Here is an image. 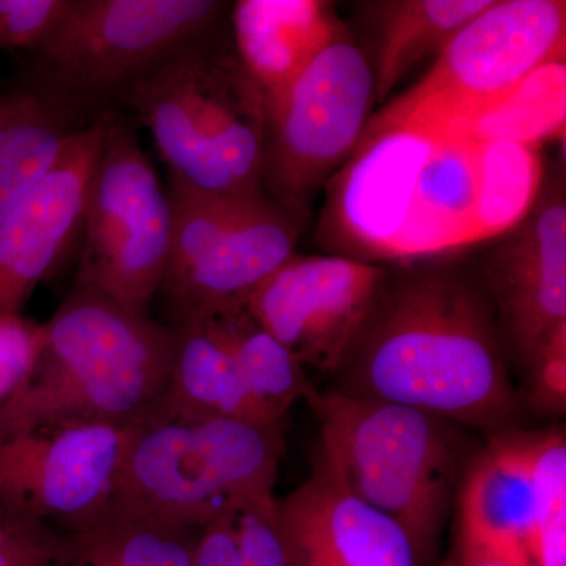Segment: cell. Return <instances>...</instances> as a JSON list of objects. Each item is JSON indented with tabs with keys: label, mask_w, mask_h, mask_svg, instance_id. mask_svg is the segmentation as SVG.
Wrapping results in <instances>:
<instances>
[{
	"label": "cell",
	"mask_w": 566,
	"mask_h": 566,
	"mask_svg": "<svg viewBox=\"0 0 566 566\" xmlns=\"http://www.w3.org/2000/svg\"><path fill=\"white\" fill-rule=\"evenodd\" d=\"M327 389L409 406L486 439L520 428L526 412L486 283L453 259L389 268Z\"/></svg>",
	"instance_id": "obj_1"
},
{
	"label": "cell",
	"mask_w": 566,
	"mask_h": 566,
	"mask_svg": "<svg viewBox=\"0 0 566 566\" xmlns=\"http://www.w3.org/2000/svg\"><path fill=\"white\" fill-rule=\"evenodd\" d=\"M41 327L31 374L0 411V438L51 424H136L158 411L172 327L76 285Z\"/></svg>",
	"instance_id": "obj_2"
},
{
	"label": "cell",
	"mask_w": 566,
	"mask_h": 566,
	"mask_svg": "<svg viewBox=\"0 0 566 566\" xmlns=\"http://www.w3.org/2000/svg\"><path fill=\"white\" fill-rule=\"evenodd\" d=\"M120 103L150 132L172 180L219 196H266L270 112L234 51L229 21L153 66Z\"/></svg>",
	"instance_id": "obj_3"
},
{
	"label": "cell",
	"mask_w": 566,
	"mask_h": 566,
	"mask_svg": "<svg viewBox=\"0 0 566 566\" xmlns=\"http://www.w3.org/2000/svg\"><path fill=\"white\" fill-rule=\"evenodd\" d=\"M316 457L335 479L411 536L424 566H438L442 536L472 457L457 423L409 406L315 389Z\"/></svg>",
	"instance_id": "obj_4"
},
{
	"label": "cell",
	"mask_w": 566,
	"mask_h": 566,
	"mask_svg": "<svg viewBox=\"0 0 566 566\" xmlns=\"http://www.w3.org/2000/svg\"><path fill=\"white\" fill-rule=\"evenodd\" d=\"M282 424L156 411L137 427L109 512L202 528L274 497Z\"/></svg>",
	"instance_id": "obj_5"
},
{
	"label": "cell",
	"mask_w": 566,
	"mask_h": 566,
	"mask_svg": "<svg viewBox=\"0 0 566 566\" xmlns=\"http://www.w3.org/2000/svg\"><path fill=\"white\" fill-rule=\"evenodd\" d=\"M564 0H493L447 41L433 69L368 120L365 132L409 126L471 136L488 112L546 66L565 63Z\"/></svg>",
	"instance_id": "obj_6"
},
{
	"label": "cell",
	"mask_w": 566,
	"mask_h": 566,
	"mask_svg": "<svg viewBox=\"0 0 566 566\" xmlns=\"http://www.w3.org/2000/svg\"><path fill=\"white\" fill-rule=\"evenodd\" d=\"M219 0H70L32 51L40 87L71 117H98L153 66L229 21Z\"/></svg>",
	"instance_id": "obj_7"
},
{
	"label": "cell",
	"mask_w": 566,
	"mask_h": 566,
	"mask_svg": "<svg viewBox=\"0 0 566 566\" xmlns=\"http://www.w3.org/2000/svg\"><path fill=\"white\" fill-rule=\"evenodd\" d=\"M172 241L163 294L174 324L241 304L296 253L301 216L271 197L219 196L169 178Z\"/></svg>",
	"instance_id": "obj_8"
},
{
	"label": "cell",
	"mask_w": 566,
	"mask_h": 566,
	"mask_svg": "<svg viewBox=\"0 0 566 566\" xmlns=\"http://www.w3.org/2000/svg\"><path fill=\"white\" fill-rule=\"evenodd\" d=\"M172 241V207L136 133L111 111L93 170L74 285L147 314Z\"/></svg>",
	"instance_id": "obj_9"
},
{
	"label": "cell",
	"mask_w": 566,
	"mask_h": 566,
	"mask_svg": "<svg viewBox=\"0 0 566 566\" xmlns=\"http://www.w3.org/2000/svg\"><path fill=\"white\" fill-rule=\"evenodd\" d=\"M375 102L370 57L342 25L268 109L266 196L303 218L312 192L356 150Z\"/></svg>",
	"instance_id": "obj_10"
},
{
	"label": "cell",
	"mask_w": 566,
	"mask_h": 566,
	"mask_svg": "<svg viewBox=\"0 0 566 566\" xmlns=\"http://www.w3.org/2000/svg\"><path fill=\"white\" fill-rule=\"evenodd\" d=\"M140 423L51 424L3 436L0 505L61 532L92 526L109 512Z\"/></svg>",
	"instance_id": "obj_11"
},
{
	"label": "cell",
	"mask_w": 566,
	"mask_h": 566,
	"mask_svg": "<svg viewBox=\"0 0 566 566\" xmlns=\"http://www.w3.org/2000/svg\"><path fill=\"white\" fill-rule=\"evenodd\" d=\"M389 268L348 255L294 253L244 301L304 365L333 375L370 314Z\"/></svg>",
	"instance_id": "obj_12"
},
{
	"label": "cell",
	"mask_w": 566,
	"mask_h": 566,
	"mask_svg": "<svg viewBox=\"0 0 566 566\" xmlns=\"http://www.w3.org/2000/svg\"><path fill=\"white\" fill-rule=\"evenodd\" d=\"M491 241L476 268L493 300L506 353L524 371L566 324L564 175L543 177L526 218Z\"/></svg>",
	"instance_id": "obj_13"
},
{
	"label": "cell",
	"mask_w": 566,
	"mask_h": 566,
	"mask_svg": "<svg viewBox=\"0 0 566 566\" xmlns=\"http://www.w3.org/2000/svg\"><path fill=\"white\" fill-rule=\"evenodd\" d=\"M111 111L74 133L50 172L0 223V315H21L36 286L81 243Z\"/></svg>",
	"instance_id": "obj_14"
},
{
	"label": "cell",
	"mask_w": 566,
	"mask_h": 566,
	"mask_svg": "<svg viewBox=\"0 0 566 566\" xmlns=\"http://www.w3.org/2000/svg\"><path fill=\"white\" fill-rule=\"evenodd\" d=\"M439 137L409 126L364 132L327 203L331 237L352 259H389L417 178Z\"/></svg>",
	"instance_id": "obj_15"
},
{
	"label": "cell",
	"mask_w": 566,
	"mask_h": 566,
	"mask_svg": "<svg viewBox=\"0 0 566 566\" xmlns=\"http://www.w3.org/2000/svg\"><path fill=\"white\" fill-rule=\"evenodd\" d=\"M275 516L290 566H424L400 524L349 493L318 457Z\"/></svg>",
	"instance_id": "obj_16"
},
{
	"label": "cell",
	"mask_w": 566,
	"mask_h": 566,
	"mask_svg": "<svg viewBox=\"0 0 566 566\" xmlns=\"http://www.w3.org/2000/svg\"><path fill=\"white\" fill-rule=\"evenodd\" d=\"M457 505V536L527 560L535 526L536 488L526 428H513L486 439L485 447L472 455L465 468Z\"/></svg>",
	"instance_id": "obj_17"
},
{
	"label": "cell",
	"mask_w": 566,
	"mask_h": 566,
	"mask_svg": "<svg viewBox=\"0 0 566 566\" xmlns=\"http://www.w3.org/2000/svg\"><path fill=\"white\" fill-rule=\"evenodd\" d=\"M229 24L234 51L268 109L342 28L333 6L319 0H238Z\"/></svg>",
	"instance_id": "obj_18"
},
{
	"label": "cell",
	"mask_w": 566,
	"mask_h": 566,
	"mask_svg": "<svg viewBox=\"0 0 566 566\" xmlns=\"http://www.w3.org/2000/svg\"><path fill=\"white\" fill-rule=\"evenodd\" d=\"M476 144L472 136L436 139L389 259L417 262L474 244Z\"/></svg>",
	"instance_id": "obj_19"
},
{
	"label": "cell",
	"mask_w": 566,
	"mask_h": 566,
	"mask_svg": "<svg viewBox=\"0 0 566 566\" xmlns=\"http://www.w3.org/2000/svg\"><path fill=\"white\" fill-rule=\"evenodd\" d=\"M170 327L172 370L159 411L273 424L245 389L214 315L196 316Z\"/></svg>",
	"instance_id": "obj_20"
},
{
	"label": "cell",
	"mask_w": 566,
	"mask_h": 566,
	"mask_svg": "<svg viewBox=\"0 0 566 566\" xmlns=\"http://www.w3.org/2000/svg\"><path fill=\"white\" fill-rule=\"evenodd\" d=\"M493 0H385L360 3L374 22L376 102L390 92L430 55H438L458 29Z\"/></svg>",
	"instance_id": "obj_21"
},
{
	"label": "cell",
	"mask_w": 566,
	"mask_h": 566,
	"mask_svg": "<svg viewBox=\"0 0 566 566\" xmlns=\"http://www.w3.org/2000/svg\"><path fill=\"white\" fill-rule=\"evenodd\" d=\"M81 128L69 112L32 88L0 95V223Z\"/></svg>",
	"instance_id": "obj_22"
},
{
	"label": "cell",
	"mask_w": 566,
	"mask_h": 566,
	"mask_svg": "<svg viewBox=\"0 0 566 566\" xmlns=\"http://www.w3.org/2000/svg\"><path fill=\"white\" fill-rule=\"evenodd\" d=\"M218 319L238 371L268 422L282 424L297 400H307L315 387L305 367L249 314L244 303L211 312Z\"/></svg>",
	"instance_id": "obj_23"
},
{
	"label": "cell",
	"mask_w": 566,
	"mask_h": 566,
	"mask_svg": "<svg viewBox=\"0 0 566 566\" xmlns=\"http://www.w3.org/2000/svg\"><path fill=\"white\" fill-rule=\"evenodd\" d=\"M199 528L107 512L92 526L65 532L66 566H193Z\"/></svg>",
	"instance_id": "obj_24"
},
{
	"label": "cell",
	"mask_w": 566,
	"mask_h": 566,
	"mask_svg": "<svg viewBox=\"0 0 566 566\" xmlns=\"http://www.w3.org/2000/svg\"><path fill=\"white\" fill-rule=\"evenodd\" d=\"M476 140L474 243H480L526 218L545 175L534 144L501 137Z\"/></svg>",
	"instance_id": "obj_25"
},
{
	"label": "cell",
	"mask_w": 566,
	"mask_h": 566,
	"mask_svg": "<svg viewBox=\"0 0 566 566\" xmlns=\"http://www.w3.org/2000/svg\"><path fill=\"white\" fill-rule=\"evenodd\" d=\"M536 488L534 534L527 547L531 566H566V436L564 427L526 430Z\"/></svg>",
	"instance_id": "obj_26"
},
{
	"label": "cell",
	"mask_w": 566,
	"mask_h": 566,
	"mask_svg": "<svg viewBox=\"0 0 566 566\" xmlns=\"http://www.w3.org/2000/svg\"><path fill=\"white\" fill-rule=\"evenodd\" d=\"M0 566H66L65 532L0 505Z\"/></svg>",
	"instance_id": "obj_27"
},
{
	"label": "cell",
	"mask_w": 566,
	"mask_h": 566,
	"mask_svg": "<svg viewBox=\"0 0 566 566\" xmlns=\"http://www.w3.org/2000/svg\"><path fill=\"white\" fill-rule=\"evenodd\" d=\"M524 408L556 419L566 411V324L547 338L523 371Z\"/></svg>",
	"instance_id": "obj_28"
},
{
	"label": "cell",
	"mask_w": 566,
	"mask_h": 566,
	"mask_svg": "<svg viewBox=\"0 0 566 566\" xmlns=\"http://www.w3.org/2000/svg\"><path fill=\"white\" fill-rule=\"evenodd\" d=\"M41 323L22 315H0V411L20 392L41 345Z\"/></svg>",
	"instance_id": "obj_29"
},
{
	"label": "cell",
	"mask_w": 566,
	"mask_h": 566,
	"mask_svg": "<svg viewBox=\"0 0 566 566\" xmlns=\"http://www.w3.org/2000/svg\"><path fill=\"white\" fill-rule=\"evenodd\" d=\"M232 520L244 566H290L275 516V497L237 510Z\"/></svg>",
	"instance_id": "obj_30"
},
{
	"label": "cell",
	"mask_w": 566,
	"mask_h": 566,
	"mask_svg": "<svg viewBox=\"0 0 566 566\" xmlns=\"http://www.w3.org/2000/svg\"><path fill=\"white\" fill-rule=\"evenodd\" d=\"M70 0H0V50L35 51Z\"/></svg>",
	"instance_id": "obj_31"
},
{
	"label": "cell",
	"mask_w": 566,
	"mask_h": 566,
	"mask_svg": "<svg viewBox=\"0 0 566 566\" xmlns=\"http://www.w3.org/2000/svg\"><path fill=\"white\" fill-rule=\"evenodd\" d=\"M193 566H244L232 513L205 524L197 534Z\"/></svg>",
	"instance_id": "obj_32"
},
{
	"label": "cell",
	"mask_w": 566,
	"mask_h": 566,
	"mask_svg": "<svg viewBox=\"0 0 566 566\" xmlns=\"http://www.w3.org/2000/svg\"><path fill=\"white\" fill-rule=\"evenodd\" d=\"M438 566H531L526 558L455 535L452 549Z\"/></svg>",
	"instance_id": "obj_33"
}]
</instances>
